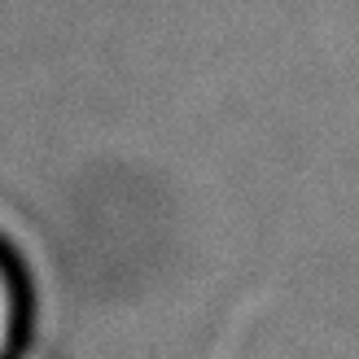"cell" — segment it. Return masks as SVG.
<instances>
[{"label": "cell", "mask_w": 359, "mask_h": 359, "mask_svg": "<svg viewBox=\"0 0 359 359\" xmlns=\"http://www.w3.org/2000/svg\"><path fill=\"white\" fill-rule=\"evenodd\" d=\"M13 342H18V285L9 263L0 259V359L9 355Z\"/></svg>", "instance_id": "1"}]
</instances>
